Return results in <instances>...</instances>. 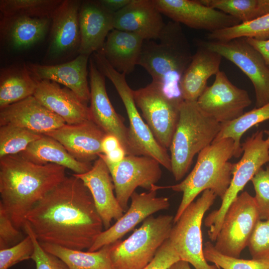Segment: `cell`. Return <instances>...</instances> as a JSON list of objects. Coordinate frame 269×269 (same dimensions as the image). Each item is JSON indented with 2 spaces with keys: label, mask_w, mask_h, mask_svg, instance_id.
<instances>
[{
  "label": "cell",
  "mask_w": 269,
  "mask_h": 269,
  "mask_svg": "<svg viewBox=\"0 0 269 269\" xmlns=\"http://www.w3.org/2000/svg\"><path fill=\"white\" fill-rule=\"evenodd\" d=\"M25 221L40 243L82 251L92 246L104 228L90 191L73 174L38 201Z\"/></svg>",
  "instance_id": "1"
},
{
  "label": "cell",
  "mask_w": 269,
  "mask_h": 269,
  "mask_svg": "<svg viewBox=\"0 0 269 269\" xmlns=\"http://www.w3.org/2000/svg\"><path fill=\"white\" fill-rule=\"evenodd\" d=\"M66 168L38 164L18 154L0 158V206L18 229L33 206L66 178Z\"/></svg>",
  "instance_id": "2"
},
{
  "label": "cell",
  "mask_w": 269,
  "mask_h": 269,
  "mask_svg": "<svg viewBox=\"0 0 269 269\" xmlns=\"http://www.w3.org/2000/svg\"><path fill=\"white\" fill-rule=\"evenodd\" d=\"M158 40H144L138 65L167 98L183 101L180 82L193 55L189 41L181 24L172 20L165 23Z\"/></svg>",
  "instance_id": "3"
},
{
  "label": "cell",
  "mask_w": 269,
  "mask_h": 269,
  "mask_svg": "<svg viewBox=\"0 0 269 269\" xmlns=\"http://www.w3.org/2000/svg\"><path fill=\"white\" fill-rule=\"evenodd\" d=\"M234 142L230 138L213 141L198 155L196 164L187 176L180 183L169 186H156V190L171 188L182 192L181 202L174 217L173 224L196 197L206 190L212 191L221 199L231 179L234 163L229 160L234 156Z\"/></svg>",
  "instance_id": "4"
},
{
  "label": "cell",
  "mask_w": 269,
  "mask_h": 269,
  "mask_svg": "<svg viewBox=\"0 0 269 269\" xmlns=\"http://www.w3.org/2000/svg\"><path fill=\"white\" fill-rule=\"evenodd\" d=\"M197 101H183L179 117L169 146L171 172L176 181L188 171L194 156L212 144L221 124L206 115Z\"/></svg>",
  "instance_id": "5"
},
{
  "label": "cell",
  "mask_w": 269,
  "mask_h": 269,
  "mask_svg": "<svg viewBox=\"0 0 269 269\" xmlns=\"http://www.w3.org/2000/svg\"><path fill=\"white\" fill-rule=\"evenodd\" d=\"M101 72L113 83L125 107L128 119L129 142L130 155L152 157L161 165L171 172L170 155L155 138L148 125L138 111L132 90L126 79V74L115 69L100 52L92 55Z\"/></svg>",
  "instance_id": "6"
},
{
  "label": "cell",
  "mask_w": 269,
  "mask_h": 269,
  "mask_svg": "<svg viewBox=\"0 0 269 269\" xmlns=\"http://www.w3.org/2000/svg\"><path fill=\"white\" fill-rule=\"evenodd\" d=\"M174 217L151 215L124 241L113 243L110 257L115 269H143L169 238Z\"/></svg>",
  "instance_id": "7"
},
{
  "label": "cell",
  "mask_w": 269,
  "mask_h": 269,
  "mask_svg": "<svg viewBox=\"0 0 269 269\" xmlns=\"http://www.w3.org/2000/svg\"><path fill=\"white\" fill-rule=\"evenodd\" d=\"M264 132L257 131L247 137L242 144L243 156L234 163L232 179L220 208L210 213L204 221L209 228L208 234L215 241L221 229L224 216L229 206L257 171L269 160V148L264 138Z\"/></svg>",
  "instance_id": "8"
},
{
  "label": "cell",
  "mask_w": 269,
  "mask_h": 269,
  "mask_svg": "<svg viewBox=\"0 0 269 269\" xmlns=\"http://www.w3.org/2000/svg\"><path fill=\"white\" fill-rule=\"evenodd\" d=\"M216 197L212 191H204L173 224L169 235L168 239L180 260L188 262L195 269H219L215 265L209 264L204 257L201 232L203 216Z\"/></svg>",
  "instance_id": "9"
},
{
  "label": "cell",
  "mask_w": 269,
  "mask_h": 269,
  "mask_svg": "<svg viewBox=\"0 0 269 269\" xmlns=\"http://www.w3.org/2000/svg\"><path fill=\"white\" fill-rule=\"evenodd\" d=\"M259 220L255 197L244 191L227 210L214 245L215 248L224 255L239 258Z\"/></svg>",
  "instance_id": "10"
},
{
  "label": "cell",
  "mask_w": 269,
  "mask_h": 269,
  "mask_svg": "<svg viewBox=\"0 0 269 269\" xmlns=\"http://www.w3.org/2000/svg\"><path fill=\"white\" fill-rule=\"evenodd\" d=\"M200 42L234 63L249 78L255 90L256 108L269 103V68L261 54L246 38Z\"/></svg>",
  "instance_id": "11"
},
{
  "label": "cell",
  "mask_w": 269,
  "mask_h": 269,
  "mask_svg": "<svg viewBox=\"0 0 269 269\" xmlns=\"http://www.w3.org/2000/svg\"><path fill=\"white\" fill-rule=\"evenodd\" d=\"M133 96L156 140L163 147L169 148L179 120L180 106L183 101L168 99L152 82L133 90Z\"/></svg>",
  "instance_id": "12"
},
{
  "label": "cell",
  "mask_w": 269,
  "mask_h": 269,
  "mask_svg": "<svg viewBox=\"0 0 269 269\" xmlns=\"http://www.w3.org/2000/svg\"><path fill=\"white\" fill-rule=\"evenodd\" d=\"M104 162L112 177L117 199L125 212L137 187L150 191L162 176L161 164L149 156L127 155L119 163Z\"/></svg>",
  "instance_id": "13"
},
{
  "label": "cell",
  "mask_w": 269,
  "mask_h": 269,
  "mask_svg": "<svg viewBox=\"0 0 269 269\" xmlns=\"http://www.w3.org/2000/svg\"><path fill=\"white\" fill-rule=\"evenodd\" d=\"M196 102L206 115L222 124L242 115L252 100L246 90L234 85L220 70L213 83L207 86Z\"/></svg>",
  "instance_id": "14"
},
{
  "label": "cell",
  "mask_w": 269,
  "mask_h": 269,
  "mask_svg": "<svg viewBox=\"0 0 269 269\" xmlns=\"http://www.w3.org/2000/svg\"><path fill=\"white\" fill-rule=\"evenodd\" d=\"M162 14L171 20L198 30L212 32L235 26L241 21L199 0H153Z\"/></svg>",
  "instance_id": "15"
},
{
  "label": "cell",
  "mask_w": 269,
  "mask_h": 269,
  "mask_svg": "<svg viewBox=\"0 0 269 269\" xmlns=\"http://www.w3.org/2000/svg\"><path fill=\"white\" fill-rule=\"evenodd\" d=\"M81 2L64 0L53 13L46 59L56 61L79 54L81 44L79 11Z\"/></svg>",
  "instance_id": "16"
},
{
  "label": "cell",
  "mask_w": 269,
  "mask_h": 269,
  "mask_svg": "<svg viewBox=\"0 0 269 269\" xmlns=\"http://www.w3.org/2000/svg\"><path fill=\"white\" fill-rule=\"evenodd\" d=\"M89 69L92 119L106 134L117 137L127 155H130L128 128L113 107L107 92L105 76L98 69L92 57L89 58Z\"/></svg>",
  "instance_id": "17"
},
{
  "label": "cell",
  "mask_w": 269,
  "mask_h": 269,
  "mask_svg": "<svg viewBox=\"0 0 269 269\" xmlns=\"http://www.w3.org/2000/svg\"><path fill=\"white\" fill-rule=\"evenodd\" d=\"M131 199V205L125 213L113 225L98 236L88 251H96L120 240L147 217L160 210L168 209L170 206L168 199L157 197L155 190L141 193L135 191Z\"/></svg>",
  "instance_id": "18"
},
{
  "label": "cell",
  "mask_w": 269,
  "mask_h": 269,
  "mask_svg": "<svg viewBox=\"0 0 269 269\" xmlns=\"http://www.w3.org/2000/svg\"><path fill=\"white\" fill-rule=\"evenodd\" d=\"M106 134L92 120L63 126L44 134L59 142L75 159L91 163L102 153V141Z\"/></svg>",
  "instance_id": "19"
},
{
  "label": "cell",
  "mask_w": 269,
  "mask_h": 269,
  "mask_svg": "<svg viewBox=\"0 0 269 269\" xmlns=\"http://www.w3.org/2000/svg\"><path fill=\"white\" fill-rule=\"evenodd\" d=\"M66 124L34 96L0 109V126L11 125L44 135Z\"/></svg>",
  "instance_id": "20"
},
{
  "label": "cell",
  "mask_w": 269,
  "mask_h": 269,
  "mask_svg": "<svg viewBox=\"0 0 269 269\" xmlns=\"http://www.w3.org/2000/svg\"><path fill=\"white\" fill-rule=\"evenodd\" d=\"M80 179L90 191L96 210L105 230L111 227L113 219H120L125 211L114 194V186L109 169L100 157L92 168L83 174H73Z\"/></svg>",
  "instance_id": "21"
},
{
  "label": "cell",
  "mask_w": 269,
  "mask_h": 269,
  "mask_svg": "<svg viewBox=\"0 0 269 269\" xmlns=\"http://www.w3.org/2000/svg\"><path fill=\"white\" fill-rule=\"evenodd\" d=\"M153 0H132L114 15V28L134 33L144 40H157L165 25Z\"/></svg>",
  "instance_id": "22"
},
{
  "label": "cell",
  "mask_w": 269,
  "mask_h": 269,
  "mask_svg": "<svg viewBox=\"0 0 269 269\" xmlns=\"http://www.w3.org/2000/svg\"><path fill=\"white\" fill-rule=\"evenodd\" d=\"M44 106L69 125L92 120L89 107L72 91L49 80L37 81L33 95Z\"/></svg>",
  "instance_id": "23"
},
{
  "label": "cell",
  "mask_w": 269,
  "mask_h": 269,
  "mask_svg": "<svg viewBox=\"0 0 269 269\" xmlns=\"http://www.w3.org/2000/svg\"><path fill=\"white\" fill-rule=\"evenodd\" d=\"M89 57V55L79 54L75 59L63 63H29L26 66L36 80H49L62 84L87 104L90 100V89L87 80Z\"/></svg>",
  "instance_id": "24"
},
{
  "label": "cell",
  "mask_w": 269,
  "mask_h": 269,
  "mask_svg": "<svg viewBox=\"0 0 269 269\" xmlns=\"http://www.w3.org/2000/svg\"><path fill=\"white\" fill-rule=\"evenodd\" d=\"M114 15L99 0L82 1L79 11L81 44L78 55L90 56L102 50L108 34L114 29Z\"/></svg>",
  "instance_id": "25"
},
{
  "label": "cell",
  "mask_w": 269,
  "mask_h": 269,
  "mask_svg": "<svg viewBox=\"0 0 269 269\" xmlns=\"http://www.w3.org/2000/svg\"><path fill=\"white\" fill-rule=\"evenodd\" d=\"M222 57L200 41L184 72L180 84L183 101H197L207 87L208 80L220 71Z\"/></svg>",
  "instance_id": "26"
},
{
  "label": "cell",
  "mask_w": 269,
  "mask_h": 269,
  "mask_svg": "<svg viewBox=\"0 0 269 269\" xmlns=\"http://www.w3.org/2000/svg\"><path fill=\"white\" fill-rule=\"evenodd\" d=\"M51 24V18L24 16L2 17L0 35L10 48L27 49L44 39Z\"/></svg>",
  "instance_id": "27"
},
{
  "label": "cell",
  "mask_w": 269,
  "mask_h": 269,
  "mask_svg": "<svg viewBox=\"0 0 269 269\" xmlns=\"http://www.w3.org/2000/svg\"><path fill=\"white\" fill-rule=\"evenodd\" d=\"M143 42L142 38L134 33L113 29L100 52L117 71L129 74L138 65Z\"/></svg>",
  "instance_id": "28"
},
{
  "label": "cell",
  "mask_w": 269,
  "mask_h": 269,
  "mask_svg": "<svg viewBox=\"0 0 269 269\" xmlns=\"http://www.w3.org/2000/svg\"><path fill=\"white\" fill-rule=\"evenodd\" d=\"M18 154L36 164L53 163L63 166L75 174L85 173L93 166L91 163L78 161L59 142L46 135L31 143Z\"/></svg>",
  "instance_id": "29"
},
{
  "label": "cell",
  "mask_w": 269,
  "mask_h": 269,
  "mask_svg": "<svg viewBox=\"0 0 269 269\" xmlns=\"http://www.w3.org/2000/svg\"><path fill=\"white\" fill-rule=\"evenodd\" d=\"M37 80L26 66L10 67L1 70L0 109L33 96Z\"/></svg>",
  "instance_id": "30"
},
{
  "label": "cell",
  "mask_w": 269,
  "mask_h": 269,
  "mask_svg": "<svg viewBox=\"0 0 269 269\" xmlns=\"http://www.w3.org/2000/svg\"><path fill=\"white\" fill-rule=\"evenodd\" d=\"M40 244L46 252L61 259L69 269H115L110 257L113 243L94 252L73 250L48 243Z\"/></svg>",
  "instance_id": "31"
},
{
  "label": "cell",
  "mask_w": 269,
  "mask_h": 269,
  "mask_svg": "<svg viewBox=\"0 0 269 269\" xmlns=\"http://www.w3.org/2000/svg\"><path fill=\"white\" fill-rule=\"evenodd\" d=\"M269 120V103L244 113L236 119L222 123L221 129L214 141L230 138L234 142V154L239 157L243 153L241 138L246 132L253 127Z\"/></svg>",
  "instance_id": "32"
},
{
  "label": "cell",
  "mask_w": 269,
  "mask_h": 269,
  "mask_svg": "<svg viewBox=\"0 0 269 269\" xmlns=\"http://www.w3.org/2000/svg\"><path fill=\"white\" fill-rule=\"evenodd\" d=\"M202 4L218 9L247 22L269 13V0H199Z\"/></svg>",
  "instance_id": "33"
},
{
  "label": "cell",
  "mask_w": 269,
  "mask_h": 269,
  "mask_svg": "<svg viewBox=\"0 0 269 269\" xmlns=\"http://www.w3.org/2000/svg\"><path fill=\"white\" fill-rule=\"evenodd\" d=\"M207 40L224 41L239 38L258 40L269 39V13L257 19L235 26L208 32Z\"/></svg>",
  "instance_id": "34"
},
{
  "label": "cell",
  "mask_w": 269,
  "mask_h": 269,
  "mask_svg": "<svg viewBox=\"0 0 269 269\" xmlns=\"http://www.w3.org/2000/svg\"><path fill=\"white\" fill-rule=\"evenodd\" d=\"M61 0H0L2 17L24 16L51 18Z\"/></svg>",
  "instance_id": "35"
},
{
  "label": "cell",
  "mask_w": 269,
  "mask_h": 269,
  "mask_svg": "<svg viewBox=\"0 0 269 269\" xmlns=\"http://www.w3.org/2000/svg\"><path fill=\"white\" fill-rule=\"evenodd\" d=\"M43 135L18 127L0 126V158L20 153Z\"/></svg>",
  "instance_id": "36"
},
{
  "label": "cell",
  "mask_w": 269,
  "mask_h": 269,
  "mask_svg": "<svg viewBox=\"0 0 269 269\" xmlns=\"http://www.w3.org/2000/svg\"><path fill=\"white\" fill-rule=\"evenodd\" d=\"M204 256L207 262L223 269H269V259L245 260L224 255L210 242L205 243Z\"/></svg>",
  "instance_id": "37"
},
{
  "label": "cell",
  "mask_w": 269,
  "mask_h": 269,
  "mask_svg": "<svg viewBox=\"0 0 269 269\" xmlns=\"http://www.w3.org/2000/svg\"><path fill=\"white\" fill-rule=\"evenodd\" d=\"M23 230L31 239L34 247L31 257L36 264V269H69L57 257L46 252L37 240L28 223L25 221Z\"/></svg>",
  "instance_id": "38"
},
{
  "label": "cell",
  "mask_w": 269,
  "mask_h": 269,
  "mask_svg": "<svg viewBox=\"0 0 269 269\" xmlns=\"http://www.w3.org/2000/svg\"><path fill=\"white\" fill-rule=\"evenodd\" d=\"M256 195L254 196L260 220L269 219V166L260 168L251 180Z\"/></svg>",
  "instance_id": "39"
},
{
  "label": "cell",
  "mask_w": 269,
  "mask_h": 269,
  "mask_svg": "<svg viewBox=\"0 0 269 269\" xmlns=\"http://www.w3.org/2000/svg\"><path fill=\"white\" fill-rule=\"evenodd\" d=\"M33 250L32 241L27 235L14 246L0 250V269H8L20 262L31 259Z\"/></svg>",
  "instance_id": "40"
},
{
  "label": "cell",
  "mask_w": 269,
  "mask_h": 269,
  "mask_svg": "<svg viewBox=\"0 0 269 269\" xmlns=\"http://www.w3.org/2000/svg\"><path fill=\"white\" fill-rule=\"evenodd\" d=\"M253 259H269V219L259 220L248 246Z\"/></svg>",
  "instance_id": "41"
},
{
  "label": "cell",
  "mask_w": 269,
  "mask_h": 269,
  "mask_svg": "<svg viewBox=\"0 0 269 269\" xmlns=\"http://www.w3.org/2000/svg\"><path fill=\"white\" fill-rule=\"evenodd\" d=\"M25 237L21 230L14 226L7 213L0 206V250L13 246Z\"/></svg>",
  "instance_id": "42"
},
{
  "label": "cell",
  "mask_w": 269,
  "mask_h": 269,
  "mask_svg": "<svg viewBox=\"0 0 269 269\" xmlns=\"http://www.w3.org/2000/svg\"><path fill=\"white\" fill-rule=\"evenodd\" d=\"M180 260L178 254L168 239L158 250L152 261L143 269H168Z\"/></svg>",
  "instance_id": "43"
},
{
  "label": "cell",
  "mask_w": 269,
  "mask_h": 269,
  "mask_svg": "<svg viewBox=\"0 0 269 269\" xmlns=\"http://www.w3.org/2000/svg\"><path fill=\"white\" fill-rule=\"evenodd\" d=\"M246 39L247 42L261 54L269 68V39L258 40L251 38H246Z\"/></svg>",
  "instance_id": "44"
},
{
  "label": "cell",
  "mask_w": 269,
  "mask_h": 269,
  "mask_svg": "<svg viewBox=\"0 0 269 269\" xmlns=\"http://www.w3.org/2000/svg\"><path fill=\"white\" fill-rule=\"evenodd\" d=\"M132 0H100L101 5L109 12L115 14L120 11L129 3Z\"/></svg>",
  "instance_id": "45"
},
{
  "label": "cell",
  "mask_w": 269,
  "mask_h": 269,
  "mask_svg": "<svg viewBox=\"0 0 269 269\" xmlns=\"http://www.w3.org/2000/svg\"><path fill=\"white\" fill-rule=\"evenodd\" d=\"M122 146L120 141L115 135L106 134L101 143L102 153L106 154Z\"/></svg>",
  "instance_id": "46"
},
{
  "label": "cell",
  "mask_w": 269,
  "mask_h": 269,
  "mask_svg": "<svg viewBox=\"0 0 269 269\" xmlns=\"http://www.w3.org/2000/svg\"><path fill=\"white\" fill-rule=\"evenodd\" d=\"M127 155L125 149L121 146L106 154L101 153L99 154V157L102 158L105 162L117 163L122 161Z\"/></svg>",
  "instance_id": "47"
},
{
  "label": "cell",
  "mask_w": 269,
  "mask_h": 269,
  "mask_svg": "<svg viewBox=\"0 0 269 269\" xmlns=\"http://www.w3.org/2000/svg\"><path fill=\"white\" fill-rule=\"evenodd\" d=\"M168 269H191V268L188 262L180 260L173 264Z\"/></svg>",
  "instance_id": "48"
},
{
  "label": "cell",
  "mask_w": 269,
  "mask_h": 269,
  "mask_svg": "<svg viewBox=\"0 0 269 269\" xmlns=\"http://www.w3.org/2000/svg\"><path fill=\"white\" fill-rule=\"evenodd\" d=\"M264 133L267 135V138L266 139V141L269 148V130H265Z\"/></svg>",
  "instance_id": "49"
},
{
  "label": "cell",
  "mask_w": 269,
  "mask_h": 269,
  "mask_svg": "<svg viewBox=\"0 0 269 269\" xmlns=\"http://www.w3.org/2000/svg\"><path fill=\"white\" fill-rule=\"evenodd\" d=\"M268 163H269V162H268Z\"/></svg>",
  "instance_id": "50"
}]
</instances>
